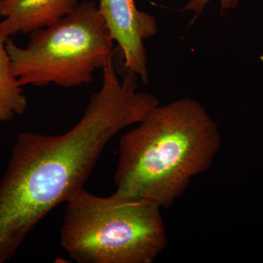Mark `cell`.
<instances>
[{
  "label": "cell",
  "mask_w": 263,
  "mask_h": 263,
  "mask_svg": "<svg viewBox=\"0 0 263 263\" xmlns=\"http://www.w3.org/2000/svg\"><path fill=\"white\" fill-rule=\"evenodd\" d=\"M138 76L119 80L113 59L103 68V84L79 122L60 136L18 135L0 182V263L10 260L52 209L84 189L108 142L141 122L158 100L138 91Z\"/></svg>",
  "instance_id": "1"
},
{
  "label": "cell",
  "mask_w": 263,
  "mask_h": 263,
  "mask_svg": "<svg viewBox=\"0 0 263 263\" xmlns=\"http://www.w3.org/2000/svg\"><path fill=\"white\" fill-rule=\"evenodd\" d=\"M221 144L217 124L197 100L157 105L119 141L114 193L169 209L210 168Z\"/></svg>",
  "instance_id": "2"
},
{
  "label": "cell",
  "mask_w": 263,
  "mask_h": 263,
  "mask_svg": "<svg viewBox=\"0 0 263 263\" xmlns=\"http://www.w3.org/2000/svg\"><path fill=\"white\" fill-rule=\"evenodd\" d=\"M62 248L79 263H152L165 249L161 208L117 194L99 197L84 189L67 202Z\"/></svg>",
  "instance_id": "3"
},
{
  "label": "cell",
  "mask_w": 263,
  "mask_h": 263,
  "mask_svg": "<svg viewBox=\"0 0 263 263\" xmlns=\"http://www.w3.org/2000/svg\"><path fill=\"white\" fill-rule=\"evenodd\" d=\"M111 35L96 3H81L59 22L29 34L20 47L8 40L12 67L22 86L89 84L94 73L113 58Z\"/></svg>",
  "instance_id": "4"
},
{
  "label": "cell",
  "mask_w": 263,
  "mask_h": 263,
  "mask_svg": "<svg viewBox=\"0 0 263 263\" xmlns=\"http://www.w3.org/2000/svg\"><path fill=\"white\" fill-rule=\"evenodd\" d=\"M98 6L112 39L122 51L126 68L146 84L149 74L143 43L157 34V20L138 10L136 0H100Z\"/></svg>",
  "instance_id": "5"
},
{
  "label": "cell",
  "mask_w": 263,
  "mask_h": 263,
  "mask_svg": "<svg viewBox=\"0 0 263 263\" xmlns=\"http://www.w3.org/2000/svg\"><path fill=\"white\" fill-rule=\"evenodd\" d=\"M80 0H0V22L8 35L30 34L59 22L76 9Z\"/></svg>",
  "instance_id": "6"
},
{
  "label": "cell",
  "mask_w": 263,
  "mask_h": 263,
  "mask_svg": "<svg viewBox=\"0 0 263 263\" xmlns=\"http://www.w3.org/2000/svg\"><path fill=\"white\" fill-rule=\"evenodd\" d=\"M9 39L0 23V123L13 120L28 108V99L13 72L7 50Z\"/></svg>",
  "instance_id": "7"
},
{
  "label": "cell",
  "mask_w": 263,
  "mask_h": 263,
  "mask_svg": "<svg viewBox=\"0 0 263 263\" xmlns=\"http://www.w3.org/2000/svg\"><path fill=\"white\" fill-rule=\"evenodd\" d=\"M212 0H189L187 5L185 6L184 10L188 11H193L195 13V19L199 16L206 5ZM220 3L221 8L222 10H230L234 9L239 3V0H218Z\"/></svg>",
  "instance_id": "8"
},
{
  "label": "cell",
  "mask_w": 263,
  "mask_h": 263,
  "mask_svg": "<svg viewBox=\"0 0 263 263\" xmlns=\"http://www.w3.org/2000/svg\"><path fill=\"white\" fill-rule=\"evenodd\" d=\"M260 60L261 62H263V54L262 55V56L260 57Z\"/></svg>",
  "instance_id": "9"
}]
</instances>
